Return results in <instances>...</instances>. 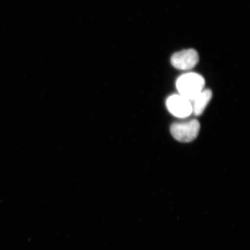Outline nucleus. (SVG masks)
<instances>
[{"mask_svg":"<svg viewBox=\"0 0 250 250\" xmlns=\"http://www.w3.org/2000/svg\"><path fill=\"white\" fill-rule=\"evenodd\" d=\"M198 53L193 49L183 50L175 53L171 58L172 65L177 69L188 70L192 69L198 63Z\"/></svg>","mask_w":250,"mask_h":250,"instance_id":"nucleus-4","label":"nucleus"},{"mask_svg":"<svg viewBox=\"0 0 250 250\" xmlns=\"http://www.w3.org/2000/svg\"><path fill=\"white\" fill-rule=\"evenodd\" d=\"M200 127L201 125L199 121L192 120L173 124L171 126L170 132L174 138L179 142L189 143L198 136Z\"/></svg>","mask_w":250,"mask_h":250,"instance_id":"nucleus-2","label":"nucleus"},{"mask_svg":"<svg viewBox=\"0 0 250 250\" xmlns=\"http://www.w3.org/2000/svg\"><path fill=\"white\" fill-rule=\"evenodd\" d=\"M205 80L201 75L195 73L184 74L176 82V86L180 95L193 101L203 90H204Z\"/></svg>","mask_w":250,"mask_h":250,"instance_id":"nucleus-1","label":"nucleus"},{"mask_svg":"<svg viewBox=\"0 0 250 250\" xmlns=\"http://www.w3.org/2000/svg\"><path fill=\"white\" fill-rule=\"evenodd\" d=\"M168 110L175 117L184 118L192 113V103L180 95H171L167 101Z\"/></svg>","mask_w":250,"mask_h":250,"instance_id":"nucleus-3","label":"nucleus"},{"mask_svg":"<svg viewBox=\"0 0 250 250\" xmlns=\"http://www.w3.org/2000/svg\"><path fill=\"white\" fill-rule=\"evenodd\" d=\"M212 92L210 89L203 90L202 92L193 100L192 112L196 116H200L210 102L212 98Z\"/></svg>","mask_w":250,"mask_h":250,"instance_id":"nucleus-5","label":"nucleus"}]
</instances>
